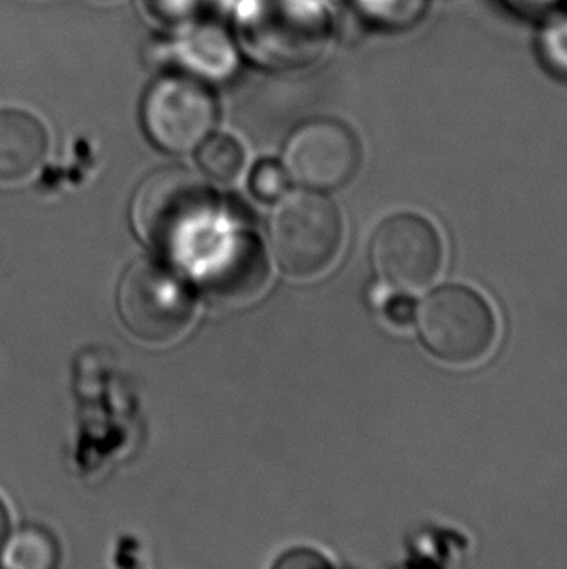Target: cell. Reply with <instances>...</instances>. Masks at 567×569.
<instances>
[{
  "mask_svg": "<svg viewBox=\"0 0 567 569\" xmlns=\"http://www.w3.org/2000/svg\"><path fill=\"white\" fill-rule=\"evenodd\" d=\"M132 222L156 251L187 264L223 226L222 202L195 171L171 166L140 183L132 199Z\"/></svg>",
  "mask_w": 567,
  "mask_h": 569,
  "instance_id": "6da1fadb",
  "label": "cell"
},
{
  "mask_svg": "<svg viewBox=\"0 0 567 569\" xmlns=\"http://www.w3.org/2000/svg\"><path fill=\"white\" fill-rule=\"evenodd\" d=\"M269 233L278 267L288 277L311 278L337 261L345 222L329 197L309 189L284 194L270 218Z\"/></svg>",
  "mask_w": 567,
  "mask_h": 569,
  "instance_id": "7a4b0ae2",
  "label": "cell"
},
{
  "mask_svg": "<svg viewBox=\"0 0 567 569\" xmlns=\"http://www.w3.org/2000/svg\"><path fill=\"white\" fill-rule=\"evenodd\" d=\"M416 325L437 360L459 368L480 362L498 339L490 303L468 286H441L418 306Z\"/></svg>",
  "mask_w": 567,
  "mask_h": 569,
  "instance_id": "3957f363",
  "label": "cell"
},
{
  "mask_svg": "<svg viewBox=\"0 0 567 569\" xmlns=\"http://www.w3.org/2000/svg\"><path fill=\"white\" fill-rule=\"evenodd\" d=\"M117 311L135 339L166 345L191 325L195 300L176 270L156 259H137L117 288Z\"/></svg>",
  "mask_w": 567,
  "mask_h": 569,
  "instance_id": "277c9868",
  "label": "cell"
},
{
  "mask_svg": "<svg viewBox=\"0 0 567 569\" xmlns=\"http://www.w3.org/2000/svg\"><path fill=\"white\" fill-rule=\"evenodd\" d=\"M140 119L156 147L168 154H187L215 131L218 101L200 78L163 74L148 86Z\"/></svg>",
  "mask_w": 567,
  "mask_h": 569,
  "instance_id": "5b68a950",
  "label": "cell"
},
{
  "mask_svg": "<svg viewBox=\"0 0 567 569\" xmlns=\"http://www.w3.org/2000/svg\"><path fill=\"white\" fill-rule=\"evenodd\" d=\"M200 293L218 306L253 301L269 282V261L259 238L220 226L187 261Z\"/></svg>",
  "mask_w": 567,
  "mask_h": 569,
  "instance_id": "8992f818",
  "label": "cell"
},
{
  "mask_svg": "<svg viewBox=\"0 0 567 569\" xmlns=\"http://www.w3.org/2000/svg\"><path fill=\"white\" fill-rule=\"evenodd\" d=\"M327 12L304 0H269L241 26V41L255 62L291 69L314 61L321 51Z\"/></svg>",
  "mask_w": 567,
  "mask_h": 569,
  "instance_id": "52a82bcc",
  "label": "cell"
},
{
  "mask_svg": "<svg viewBox=\"0 0 567 569\" xmlns=\"http://www.w3.org/2000/svg\"><path fill=\"white\" fill-rule=\"evenodd\" d=\"M282 158L284 170L294 183L311 191H332L345 187L360 170V139L345 121L317 117L294 129Z\"/></svg>",
  "mask_w": 567,
  "mask_h": 569,
  "instance_id": "ba28073f",
  "label": "cell"
},
{
  "mask_svg": "<svg viewBox=\"0 0 567 569\" xmlns=\"http://www.w3.org/2000/svg\"><path fill=\"white\" fill-rule=\"evenodd\" d=\"M369 254L385 284L410 292L431 284L441 272L444 241L424 216L400 212L379 223Z\"/></svg>",
  "mask_w": 567,
  "mask_h": 569,
  "instance_id": "9c48e42d",
  "label": "cell"
},
{
  "mask_svg": "<svg viewBox=\"0 0 567 569\" xmlns=\"http://www.w3.org/2000/svg\"><path fill=\"white\" fill-rule=\"evenodd\" d=\"M49 137L38 117L20 109L0 111V181L31 176L46 160Z\"/></svg>",
  "mask_w": 567,
  "mask_h": 569,
  "instance_id": "30bf717a",
  "label": "cell"
},
{
  "mask_svg": "<svg viewBox=\"0 0 567 569\" xmlns=\"http://www.w3.org/2000/svg\"><path fill=\"white\" fill-rule=\"evenodd\" d=\"M183 57L195 69L208 77L230 74L236 67L233 43L215 26H202L192 30L185 39Z\"/></svg>",
  "mask_w": 567,
  "mask_h": 569,
  "instance_id": "8fae6325",
  "label": "cell"
},
{
  "mask_svg": "<svg viewBox=\"0 0 567 569\" xmlns=\"http://www.w3.org/2000/svg\"><path fill=\"white\" fill-rule=\"evenodd\" d=\"M61 550L51 532L41 527H23L16 532L2 555V566L12 569H53Z\"/></svg>",
  "mask_w": 567,
  "mask_h": 569,
  "instance_id": "7c38bea8",
  "label": "cell"
},
{
  "mask_svg": "<svg viewBox=\"0 0 567 569\" xmlns=\"http://www.w3.org/2000/svg\"><path fill=\"white\" fill-rule=\"evenodd\" d=\"M197 162L207 178L230 183L246 166V150L230 134H212L200 144Z\"/></svg>",
  "mask_w": 567,
  "mask_h": 569,
  "instance_id": "4fadbf2b",
  "label": "cell"
},
{
  "mask_svg": "<svg viewBox=\"0 0 567 569\" xmlns=\"http://www.w3.org/2000/svg\"><path fill=\"white\" fill-rule=\"evenodd\" d=\"M537 49L546 69L567 77V12L546 14L537 31Z\"/></svg>",
  "mask_w": 567,
  "mask_h": 569,
  "instance_id": "5bb4252c",
  "label": "cell"
},
{
  "mask_svg": "<svg viewBox=\"0 0 567 569\" xmlns=\"http://www.w3.org/2000/svg\"><path fill=\"white\" fill-rule=\"evenodd\" d=\"M364 18L379 28H407L420 20L426 0H356Z\"/></svg>",
  "mask_w": 567,
  "mask_h": 569,
  "instance_id": "9a60e30c",
  "label": "cell"
},
{
  "mask_svg": "<svg viewBox=\"0 0 567 569\" xmlns=\"http://www.w3.org/2000/svg\"><path fill=\"white\" fill-rule=\"evenodd\" d=\"M249 189L255 194V199L262 202H277L290 189V178L284 170L282 163L275 160H265L255 166L249 179Z\"/></svg>",
  "mask_w": 567,
  "mask_h": 569,
  "instance_id": "2e32d148",
  "label": "cell"
},
{
  "mask_svg": "<svg viewBox=\"0 0 567 569\" xmlns=\"http://www.w3.org/2000/svg\"><path fill=\"white\" fill-rule=\"evenodd\" d=\"M200 0H139V7L152 22L181 26L199 10Z\"/></svg>",
  "mask_w": 567,
  "mask_h": 569,
  "instance_id": "e0dca14e",
  "label": "cell"
},
{
  "mask_svg": "<svg viewBox=\"0 0 567 569\" xmlns=\"http://www.w3.org/2000/svg\"><path fill=\"white\" fill-rule=\"evenodd\" d=\"M379 308L384 309L385 319L395 327H410L418 313V303L408 293H387Z\"/></svg>",
  "mask_w": 567,
  "mask_h": 569,
  "instance_id": "ac0fdd59",
  "label": "cell"
},
{
  "mask_svg": "<svg viewBox=\"0 0 567 569\" xmlns=\"http://www.w3.org/2000/svg\"><path fill=\"white\" fill-rule=\"evenodd\" d=\"M330 566L332 562L329 558L314 548H294L284 552L275 562L277 569H319L330 568Z\"/></svg>",
  "mask_w": 567,
  "mask_h": 569,
  "instance_id": "d6986e66",
  "label": "cell"
},
{
  "mask_svg": "<svg viewBox=\"0 0 567 569\" xmlns=\"http://www.w3.org/2000/svg\"><path fill=\"white\" fill-rule=\"evenodd\" d=\"M501 2L521 14H548L560 7L564 0H501Z\"/></svg>",
  "mask_w": 567,
  "mask_h": 569,
  "instance_id": "ffe728a7",
  "label": "cell"
},
{
  "mask_svg": "<svg viewBox=\"0 0 567 569\" xmlns=\"http://www.w3.org/2000/svg\"><path fill=\"white\" fill-rule=\"evenodd\" d=\"M10 531V516H8L7 503L0 500V550L4 547Z\"/></svg>",
  "mask_w": 567,
  "mask_h": 569,
  "instance_id": "44dd1931",
  "label": "cell"
}]
</instances>
